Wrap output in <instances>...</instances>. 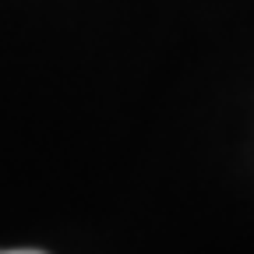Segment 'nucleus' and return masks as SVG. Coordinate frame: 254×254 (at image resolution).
<instances>
[{
	"mask_svg": "<svg viewBox=\"0 0 254 254\" xmlns=\"http://www.w3.org/2000/svg\"><path fill=\"white\" fill-rule=\"evenodd\" d=\"M0 254H43V251H0Z\"/></svg>",
	"mask_w": 254,
	"mask_h": 254,
	"instance_id": "nucleus-1",
	"label": "nucleus"
}]
</instances>
